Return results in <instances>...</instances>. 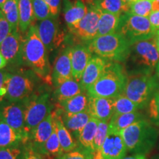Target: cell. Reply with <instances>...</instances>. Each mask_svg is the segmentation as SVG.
<instances>
[{"label":"cell","instance_id":"1","mask_svg":"<svg viewBox=\"0 0 159 159\" xmlns=\"http://www.w3.org/2000/svg\"><path fill=\"white\" fill-rule=\"evenodd\" d=\"M47 49L39 36L38 26L33 25L23 38L22 52L24 63L41 80L52 84V69Z\"/></svg>","mask_w":159,"mask_h":159},{"label":"cell","instance_id":"2","mask_svg":"<svg viewBox=\"0 0 159 159\" xmlns=\"http://www.w3.org/2000/svg\"><path fill=\"white\" fill-rule=\"evenodd\" d=\"M127 77L124 66L120 63L107 62L101 76L87 90V93L89 97L114 99L123 93Z\"/></svg>","mask_w":159,"mask_h":159},{"label":"cell","instance_id":"3","mask_svg":"<svg viewBox=\"0 0 159 159\" xmlns=\"http://www.w3.org/2000/svg\"><path fill=\"white\" fill-rule=\"evenodd\" d=\"M129 152L146 155L156 145L159 132L152 122L143 119L120 132Z\"/></svg>","mask_w":159,"mask_h":159},{"label":"cell","instance_id":"4","mask_svg":"<svg viewBox=\"0 0 159 159\" xmlns=\"http://www.w3.org/2000/svg\"><path fill=\"white\" fill-rule=\"evenodd\" d=\"M159 81L152 71H139L128 75L122 94L138 105L139 109L147 107L156 91Z\"/></svg>","mask_w":159,"mask_h":159},{"label":"cell","instance_id":"5","mask_svg":"<svg viewBox=\"0 0 159 159\" xmlns=\"http://www.w3.org/2000/svg\"><path fill=\"white\" fill-rule=\"evenodd\" d=\"M88 47L94 55L114 62H124L130 54V43L119 33L97 36Z\"/></svg>","mask_w":159,"mask_h":159},{"label":"cell","instance_id":"6","mask_svg":"<svg viewBox=\"0 0 159 159\" xmlns=\"http://www.w3.org/2000/svg\"><path fill=\"white\" fill-rule=\"evenodd\" d=\"M49 92L36 91L25 102V128L27 133L30 132L46 117L50 114L55 105Z\"/></svg>","mask_w":159,"mask_h":159},{"label":"cell","instance_id":"7","mask_svg":"<svg viewBox=\"0 0 159 159\" xmlns=\"http://www.w3.org/2000/svg\"><path fill=\"white\" fill-rule=\"evenodd\" d=\"M116 33L122 35L132 45L138 41L153 38L157 31L152 27L148 17L126 13L121 16Z\"/></svg>","mask_w":159,"mask_h":159},{"label":"cell","instance_id":"8","mask_svg":"<svg viewBox=\"0 0 159 159\" xmlns=\"http://www.w3.org/2000/svg\"><path fill=\"white\" fill-rule=\"evenodd\" d=\"M35 72L17 71L10 75L5 100L19 102L27 99L36 91L37 80Z\"/></svg>","mask_w":159,"mask_h":159},{"label":"cell","instance_id":"9","mask_svg":"<svg viewBox=\"0 0 159 159\" xmlns=\"http://www.w3.org/2000/svg\"><path fill=\"white\" fill-rule=\"evenodd\" d=\"M130 55L135 64L141 67L140 71H152L159 61V52L154 37L130 45Z\"/></svg>","mask_w":159,"mask_h":159},{"label":"cell","instance_id":"10","mask_svg":"<svg viewBox=\"0 0 159 159\" xmlns=\"http://www.w3.org/2000/svg\"><path fill=\"white\" fill-rule=\"evenodd\" d=\"M88 5V11L84 17L76 26L69 30L79 39L91 41L97 36L99 20L102 11L94 3Z\"/></svg>","mask_w":159,"mask_h":159},{"label":"cell","instance_id":"11","mask_svg":"<svg viewBox=\"0 0 159 159\" xmlns=\"http://www.w3.org/2000/svg\"><path fill=\"white\" fill-rule=\"evenodd\" d=\"M0 117L11 128L23 134H27L25 128V102H10L4 100L0 102Z\"/></svg>","mask_w":159,"mask_h":159},{"label":"cell","instance_id":"12","mask_svg":"<svg viewBox=\"0 0 159 159\" xmlns=\"http://www.w3.org/2000/svg\"><path fill=\"white\" fill-rule=\"evenodd\" d=\"M22 43L23 38L16 30L12 31L0 44V52L7 63L16 66L23 64Z\"/></svg>","mask_w":159,"mask_h":159},{"label":"cell","instance_id":"13","mask_svg":"<svg viewBox=\"0 0 159 159\" xmlns=\"http://www.w3.org/2000/svg\"><path fill=\"white\" fill-rule=\"evenodd\" d=\"M71 78H73L71 48L67 47L55 59L52 71V84L57 88L61 83Z\"/></svg>","mask_w":159,"mask_h":159},{"label":"cell","instance_id":"14","mask_svg":"<svg viewBox=\"0 0 159 159\" xmlns=\"http://www.w3.org/2000/svg\"><path fill=\"white\" fill-rule=\"evenodd\" d=\"M38 31L41 41L48 51L57 48L62 42L63 35L60 32L56 17L52 16L41 21L38 25Z\"/></svg>","mask_w":159,"mask_h":159},{"label":"cell","instance_id":"15","mask_svg":"<svg viewBox=\"0 0 159 159\" xmlns=\"http://www.w3.org/2000/svg\"><path fill=\"white\" fill-rule=\"evenodd\" d=\"M127 151L120 133L108 128V135L101 148L102 159H122Z\"/></svg>","mask_w":159,"mask_h":159},{"label":"cell","instance_id":"16","mask_svg":"<svg viewBox=\"0 0 159 159\" xmlns=\"http://www.w3.org/2000/svg\"><path fill=\"white\" fill-rule=\"evenodd\" d=\"M54 130L53 111L31 131L27 144L36 152L48 140Z\"/></svg>","mask_w":159,"mask_h":159},{"label":"cell","instance_id":"17","mask_svg":"<svg viewBox=\"0 0 159 159\" xmlns=\"http://www.w3.org/2000/svg\"><path fill=\"white\" fill-rule=\"evenodd\" d=\"M91 118L98 121H108L114 114V100L105 97H89L88 109Z\"/></svg>","mask_w":159,"mask_h":159},{"label":"cell","instance_id":"18","mask_svg":"<svg viewBox=\"0 0 159 159\" xmlns=\"http://www.w3.org/2000/svg\"><path fill=\"white\" fill-rule=\"evenodd\" d=\"M108 61L102 57L94 55H92L88 65L85 67L81 77L80 82L83 88L87 92V90L94 85L104 71L105 65Z\"/></svg>","mask_w":159,"mask_h":159},{"label":"cell","instance_id":"19","mask_svg":"<svg viewBox=\"0 0 159 159\" xmlns=\"http://www.w3.org/2000/svg\"><path fill=\"white\" fill-rule=\"evenodd\" d=\"M55 108H57V111L61 115L66 128L68 129L71 136L74 137V139L77 142V139L82 132L83 129L91 119L88 111H83L78 114H69L63 113L61 109L57 106Z\"/></svg>","mask_w":159,"mask_h":159},{"label":"cell","instance_id":"20","mask_svg":"<svg viewBox=\"0 0 159 159\" xmlns=\"http://www.w3.org/2000/svg\"><path fill=\"white\" fill-rule=\"evenodd\" d=\"M87 11L88 6L84 0H63V16L69 29L76 26Z\"/></svg>","mask_w":159,"mask_h":159},{"label":"cell","instance_id":"21","mask_svg":"<svg viewBox=\"0 0 159 159\" xmlns=\"http://www.w3.org/2000/svg\"><path fill=\"white\" fill-rule=\"evenodd\" d=\"M92 57L89 47L77 45L71 48V66H72L73 78L80 81L85 67Z\"/></svg>","mask_w":159,"mask_h":159},{"label":"cell","instance_id":"22","mask_svg":"<svg viewBox=\"0 0 159 159\" xmlns=\"http://www.w3.org/2000/svg\"><path fill=\"white\" fill-rule=\"evenodd\" d=\"M28 140V135L15 130L0 119V149L27 144Z\"/></svg>","mask_w":159,"mask_h":159},{"label":"cell","instance_id":"23","mask_svg":"<svg viewBox=\"0 0 159 159\" xmlns=\"http://www.w3.org/2000/svg\"><path fill=\"white\" fill-rule=\"evenodd\" d=\"M85 92L80 82L71 78L61 83L59 86L55 88L53 93L52 99L55 102L58 103L72 98L81 93Z\"/></svg>","mask_w":159,"mask_h":159},{"label":"cell","instance_id":"24","mask_svg":"<svg viewBox=\"0 0 159 159\" xmlns=\"http://www.w3.org/2000/svg\"><path fill=\"white\" fill-rule=\"evenodd\" d=\"M53 116H54V124L57 130V134L63 152H66L74 150L78 146V143L74 139V137L71 136L68 129L66 128L61 115L56 108L53 111Z\"/></svg>","mask_w":159,"mask_h":159},{"label":"cell","instance_id":"25","mask_svg":"<svg viewBox=\"0 0 159 159\" xmlns=\"http://www.w3.org/2000/svg\"><path fill=\"white\" fill-rule=\"evenodd\" d=\"M89 95L88 93H81L72 98L63 101L57 104V107L61 109L63 113L69 114H75L87 111L89 107Z\"/></svg>","mask_w":159,"mask_h":159},{"label":"cell","instance_id":"26","mask_svg":"<svg viewBox=\"0 0 159 159\" xmlns=\"http://www.w3.org/2000/svg\"><path fill=\"white\" fill-rule=\"evenodd\" d=\"M143 119H145L144 116L138 111L127 114H114L109 121V128L120 133L128 126Z\"/></svg>","mask_w":159,"mask_h":159},{"label":"cell","instance_id":"27","mask_svg":"<svg viewBox=\"0 0 159 159\" xmlns=\"http://www.w3.org/2000/svg\"><path fill=\"white\" fill-rule=\"evenodd\" d=\"M19 29L25 33L34 23L35 17L32 0H19Z\"/></svg>","mask_w":159,"mask_h":159},{"label":"cell","instance_id":"28","mask_svg":"<svg viewBox=\"0 0 159 159\" xmlns=\"http://www.w3.org/2000/svg\"><path fill=\"white\" fill-rule=\"evenodd\" d=\"M121 16L122 15L102 12L98 23L97 36L116 33L120 22Z\"/></svg>","mask_w":159,"mask_h":159},{"label":"cell","instance_id":"29","mask_svg":"<svg viewBox=\"0 0 159 159\" xmlns=\"http://www.w3.org/2000/svg\"><path fill=\"white\" fill-rule=\"evenodd\" d=\"M38 152L47 159H56L64 152L61 148L55 124L52 134L44 144L39 149Z\"/></svg>","mask_w":159,"mask_h":159},{"label":"cell","instance_id":"30","mask_svg":"<svg viewBox=\"0 0 159 159\" xmlns=\"http://www.w3.org/2000/svg\"><path fill=\"white\" fill-rule=\"evenodd\" d=\"M98 120L93 118H91L89 121V122L83 129L82 132L77 139L78 146L86 149L92 152H95L94 148V140L97 127H98Z\"/></svg>","mask_w":159,"mask_h":159},{"label":"cell","instance_id":"31","mask_svg":"<svg viewBox=\"0 0 159 159\" xmlns=\"http://www.w3.org/2000/svg\"><path fill=\"white\" fill-rule=\"evenodd\" d=\"M102 12L122 15L130 11V4L123 0H97L94 2Z\"/></svg>","mask_w":159,"mask_h":159},{"label":"cell","instance_id":"32","mask_svg":"<svg viewBox=\"0 0 159 159\" xmlns=\"http://www.w3.org/2000/svg\"><path fill=\"white\" fill-rule=\"evenodd\" d=\"M4 16L12 27V30H19V0H7L1 9Z\"/></svg>","mask_w":159,"mask_h":159},{"label":"cell","instance_id":"33","mask_svg":"<svg viewBox=\"0 0 159 159\" xmlns=\"http://www.w3.org/2000/svg\"><path fill=\"white\" fill-rule=\"evenodd\" d=\"M113 100H114V114H127L139 110L138 105L123 94L115 97Z\"/></svg>","mask_w":159,"mask_h":159},{"label":"cell","instance_id":"34","mask_svg":"<svg viewBox=\"0 0 159 159\" xmlns=\"http://www.w3.org/2000/svg\"><path fill=\"white\" fill-rule=\"evenodd\" d=\"M152 12V2L150 0H135L130 4L128 13L140 16L148 17Z\"/></svg>","mask_w":159,"mask_h":159},{"label":"cell","instance_id":"35","mask_svg":"<svg viewBox=\"0 0 159 159\" xmlns=\"http://www.w3.org/2000/svg\"><path fill=\"white\" fill-rule=\"evenodd\" d=\"M26 144H19L0 149V159H24Z\"/></svg>","mask_w":159,"mask_h":159},{"label":"cell","instance_id":"36","mask_svg":"<svg viewBox=\"0 0 159 159\" xmlns=\"http://www.w3.org/2000/svg\"><path fill=\"white\" fill-rule=\"evenodd\" d=\"M35 19L43 21L52 17L50 9L43 0H32Z\"/></svg>","mask_w":159,"mask_h":159},{"label":"cell","instance_id":"37","mask_svg":"<svg viewBox=\"0 0 159 159\" xmlns=\"http://www.w3.org/2000/svg\"><path fill=\"white\" fill-rule=\"evenodd\" d=\"M109 122L108 121H99L98 127L95 135L94 140V150H101L103 143L108 132Z\"/></svg>","mask_w":159,"mask_h":159},{"label":"cell","instance_id":"38","mask_svg":"<svg viewBox=\"0 0 159 159\" xmlns=\"http://www.w3.org/2000/svg\"><path fill=\"white\" fill-rule=\"evenodd\" d=\"M93 156L94 152L77 146L74 150L69 152H63L56 159H92Z\"/></svg>","mask_w":159,"mask_h":159},{"label":"cell","instance_id":"39","mask_svg":"<svg viewBox=\"0 0 159 159\" xmlns=\"http://www.w3.org/2000/svg\"><path fill=\"white\" fill-rule=\"evenodd\" d=\"M148 115L151 122L159 126V90L156 91L148 104Z\"/></svg>","mask_w":159,"mask_h":159},{"label":"cell","instance_id":"40","mask_svg":"<svg viewBox=\"0 0 159 159\" xmlns=\"http://www.w3.org/2000/svg\"><path fill=\"white\" fill-rule=\"evenodd\" d=\"M11 72L5 70H0V102L5 99L7 91V84Z\"/></svg>","mask_w":159,"mask_h":159},{"label":"cell","instance_id":"41","mask_svg":"<svg viewBox=\"0 0 159 159\" xmlns=\"http://www.w3.org/2000/svg\"><path fill=\"white\" fill-rule=\"evenodd\" d=\"M12 31L13 30L11 25L4 16L2 11H0V44L8 36Z\"/></svg>","mask_w":159,"mask_h":159},{"label":"cell","instance_id":"42","mask_svg":"<svg viewBox=\"0 0 159 159\" xmlns=\"http://www.w3.org/2000/svg\"><path fill=\"white\" fill-rule=\"evenodd\" d=\"M49 6L53 16L57 17L61 8V0H43Z\"/></svg>","mask_w":159,"mask_h":159},{"label":"cell","instance_id":"43","mask_svg":"<svg viewBox=\"0 0 159 159\" xmlns=\"http://www.w3.org/2000/svg\"><path fill=\"white\" fill-rule=\"evenodd\" d=\"M24 159H47L44 157L39 154L35 150L31 148L30 145L27 143L26 144V150Z\"/></svg>","mask_w":159,"mask_h":159},{"label":"cell","instance_id":"44","mask_svg":"<svg viewBox=\"0 0 159 159\" xmlns=\"http://www.w3.org/2000/svg\"><path fill=\"white\" fill-rule=\"evenodd\" d=\"M148 19L152 27L158 31L159 30V10L152 11L148 16Z\"/></svg>","mask_w":159,"mask_h":159},{"label":"cell","instance_id":"45","mask_svg":"<svg viewBox=\"0 0 159 159\" xmlns=\"http://www.w3.org/2000/svg\"><path fill=\"white\" fill-rule=\"evenodd\" d=\"M122 159H147L146 156L144 154L140 153H134L131 156L124 157Z\"/></svg>","mask_w":159,"mask_h":159},{"label":"cell","instance_id":"46","mask_svg":"<svg viewBox=\"0 0 159 159\" xmlns=\"http://www.w3.org/2000/svg\"><path fill=\"white\" fill-rule=\"evenodd\" d=\"M7 64V60L5 58V57L3 56L2 54L0 52V70L3 69Z\"/></svg>","mask_w":159,"mask_h":159},{"label":"cell","instance_id":"47","mask_svg":"<svg viewBox=\"0 0 159 159\" xmlns=\"http://www.w3.org/2000/svg\"><path fill=\"white\" fill-rule=\"evenodd\" d=\"M92 159H102L101 150L95 151V152H94V156H93Z\"/></svg>","mask_w":159,"mask_h":159},{"label":"cell","instance_id":"48","mask_svg":"<svg viewBox=\"0 0 159 159\" xmlns=\"http://www.w3.org/2000/svg\"><path fill=\"white\" fill-rule=\"evenodd\" d=\"M154 39H155V42H156L157 49H158L159 52V31H157V33H156V35H155L154 36Z\"/></svg>","mask_w":159,"mask_h":159},{"label":"cell","instance_id":"49","mask_svg":"<svg viewBox=\"0 0 159 159\" xmlns=\"http://www.w3.org/2000/svg\"><path fill=\"white\" fill-rule=\"evenodd\" d=\"M156 76H157V77H158V79L159 80V61H158V63H157V66L156 67Z\"/></svg>","mask_w":159,"mask_h":159},{"label":"cell","instance_id":"50","mask_svg":"<svg viewBox=\"0 0 159 159\" xmlns=\"http://www.w3.org/2000/svg\"><path fill=\"white\" fill-rule=\"evenodd\" d=\"M7 0H0V9H2V7H3V5H5Z\"/></svg>","mask_w":159,"mask_h":159},{"label":"cell","instance_id":"51","mask_svg":"<svg viewBox=\"0 0 159 159\" xmlns=\"http://www.w3.org/2000/svg\"><path fill=\"white\" fill-rule=\"evenodd\" d=\"M95 1H97V0H84V2L85 3L87 4H91V3H94Z\"/></svg>","mask_w":159,"mask_h":159},{"label":"cell","instance_id":"52","mask_svg":"<svg viewBox=\"0 0 159 159\" xmlns=\"http://www.w3.org/2000/svg\"><path fill=\"white\" fill-rule=\"evenodd\" d=\"M123 1H125V2H127L128 4H130L131 2H134L135 0H123Z\"/></svg>","mask_w":159,"mask_h":159},{"label":"cell","instance_id":"53","mask_svg":"<svg viewBox=\"0 0 159 159\" xmlns=\"http://www.w3.org/2000/svg\"><path fill=\"white\" fill-rule=\"evenodd\" d=\"M155 159H159V156H157V157H156V158H155Z\"/></svg>","mask_w":159,"mask_h":159},{"label":"cell","instance_id":"54","mask_svg":"<svg viewBox=\"0 0 159 159\" xmlns=\"http://www.w3.org/2000/svg\"><path fill=\"white\" fill-rule=\"evenodd\" d=\"M150 1H151V2H153V1H155V0H150Z\"/></svg>","mask_w":159,"mask_h":159},{"label":"cell","instance_id":"55","mask_svg":"<svg viewBox=\"0 0 159 159\" xmlns=\"http://www.w3.org/2000/svg\"><path fill=\"white\" fill-rule=\"evenodd\" d=\"M0 119H1V117H0Z\"/></svg>","mask_w":159,"mask_h":159},{"label":"cell","instance_id":"56","mask_svg":"<svg viewBox=\"0 0 159 159\" xmlns=\"http://www.w3.org/2000/svg\"><path fill=\"white\" fill-rule=\"evenodd\" d=\"M158 31H159V30H158Z\"/></svg>","mask_w":159,"mask_h":159}]
</instances>
